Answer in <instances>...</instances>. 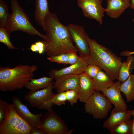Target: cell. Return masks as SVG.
Returning a JSON list of instances; mask_svg holds the SVG:
<instances>
[{
	"mask_svg": "<svg viewBox=\"0 0 134 134\" xmlns=\"http://www.w3.org/2000/svg\"><path fill=\"white\" fill-rule=\"evenodd\" d=\"M7 5L4 0H0V28H5L9 18Z\"/></svg>",
	"mask_w": 134,
	"mask_h": 134,
	"instance_id": "obj_24",
	"label": "cell"
},
{
	"mask_svg": "<svg viewBox=\"0 0 134 134\" xmlns=\"http://www.w3.org/2000/svg\"><path fill=\"white\" fill-rule=\"evenodd\" d=\"M65 92L67 101L71 105H73L79 99L78 92L74 90H70Z\"/></svg>",
	"mask_w": 134,
	"mask_h": 134,
	"instance_id": "obj_28",
	"label": "cell"
},
{
	"mask_svg": "<svg viewBox=\"0 0 134 134\" xmlns=\"http://www.w3.org/2000/svg\"><path fill=\"white\" fill-rule=\"evenodd\" d=\"M67 27L72 41L79 52V57L88 60L90 49L87 39L88 35L84 27L73 24H69Z\"/></svg>",
	"mask_w": 134,
	"mask_h": 134,
	"instance_id": "obj_9",
	"label": "cell"
},
{
	"mask_svg": "<svg viewBox=\"0 0 134 134\" xmlns=\"http://www.w3.org/2000/svg\"><path fill=\"white\" fill-rule=\"evenodd\" d=\"M128 110H120L115 108L112 110L110 117L104 122L103 126L108 130L125 121L130 120Z\"/></svg>",
	"mask_w": 134,
	"mask_h": 134,
	"instance_id": "obj_17",
	"label": "cell"
},
{
	"mask_svg": "<svg viewBox=\"0 0 134 134\" xmlns=\"http://www.w3.org/2000/svg\"><path fill=\"white\" fill-rule=\"evenodd\" d=\"M132 134H134V116L133 117V120H132Z\"/></svg>",
	"mask_w": 134,
	"mask_h": 134,
	"instance_id": "obj_36",
	"label": "cell"
},
{
	"mask_svg": "<svg viewBox=\"0 0 134 134\" xmlns=\"http://www.w3.org/2000/svg\"><path fill=\"white\" fill-rule=\"evenodd\" d=\"M132 120L124 121L109 130L112 134H132Z\"/></svg>",
	"mask_w": 134,
	"mask_h": 134,
	"instance_id": "obj_23",
	"label": "cell"
},
{
	"mask_svg": "<svg viewBox=\"0 0 134 134\" xmlns=\"http://www.w3.org/2000/svg\"><path fill=\"white\" fill-rule=\"evenodd\" d=\"M12 100L15 110L22 119L33 128H40L42 124L41 118L44 115L42 112L37 114L32 113L27 106L22 103L19 98L13 97Z\"/></svg>",
	"mask_w": 134,
	"mask_h": 134,
	"instance_id": "obj_11",
	"label": "cell"
},
{
	"mask_svg": "<svg viewBox=\"0 0 134 134\" xmlns=\"http://www.w3.org/2000/svg\"><path fill=\"white\" fill-rule=\"evenodd\" d=\"M122 84L118 81L114 82L110 87L102 92L115 108L121 110H127V105L121 94L120 87Z\"/></svg>",
	"mask_w": 134,
	"mask_h": 134,
	"instance_id": "obj_12",
	"label": "cell"
},
{
	"mask_svg": "<svg viewBox=\"0 0 134 134\" xmlns=\"http://www.w3.org/2000/svg\"><path fill=\"white\" fill-rule=\"evenodd\" d=\"M53 84L46 88L35 91H30L24 99L32 107L47 111L53 106L51 100L55 94L53 92Z\"/></svg>",
	"mask_w": 134,
	"mask_h": 134,
	"instance_id": "obj_7",
	"label": "cell"
},
{
	"mask_svg": "<svg viewBox=\"0 0 134 134\" xmlns=\"http://www.w3.org/2000/svg\"><path fill=\"white\" fill-rule=\"evenodd\" d=\"M130 0L131 3L130 7L134 10V0Z\"/></svg>",
	"mask_w": 134,
	"mask_h": 134,
	"instance_id": "obj_37",
	"label": "cell"
},
{
	"mask_svg": "<svg viewBox=\"0 0 134 134\" xmlns=\"http://www.w3.org/2000/svg\"><path fill=\"white\" fill-rule=\"evenodd\" d=\"M40 128L47 134H71L73 129L69 130L63 121L52 109L47 111L41 119Z\"/></svg>",
	"mask_w": 134,
	"mask_h": 134,
	"instance_id": "obj_8",
	"label": "cell"
},
{
	"mask_svg": "<svg viewBox=\"0 0 134 134\" xmlns=\"http://www.w3.org/2000/svg\"><path fill=\"white\" fill-rule=\"evenodd\" d=\"M105 8L106 14L112 18H118L125 10L130 7V0H107Z\"/></svg>",
	"mask_w": 134,
	"mask_h": 134,
	"instance_id": "obj_15",
	"label": "cell"
},
{
	"mask_svg": "<svg viewBox=\"0 0 134 134\" xmlns=\"http://www.w3.org/2000/svg\"><path fill=\"white\" fill-rule=\"evenodd\" d=\"M84 103L85 112L96 119H104L112 108L107 98L103 94L95 90Z\"/></svg>",
	"mask_w": 134,
	"mask_h": 134,
	"instance_id": "obj_6",
	"label": "cell"
},
{
	"mask_svg": "<svg viewBox=\"0 0 134 134\" xmlns=\"http://www.w3.org/2000/svg\"><path fill=\"white\" fill-rule=\"evenodd\" d=\"M92 79L94 90L102 92L111 87L114 82L110 77L102 70Z\"/></svg>",
	"mask_w": 134,
	"mask_h": 134,
	"instance_id": "obj_19",
	"label": "cell"
},
{
	"mask_svg": "<svg viewBox=\"0 0 134 134\" xmlns=\"http://www.w3.org/2000/svg\"><path fill=\"white\" fill-rule=\"evenodd\" d=\"M102 70L100 67L95 65L89 64L86 67L84 72L88 76L93 79L99 72Z\"/></svg>",
	"mask_w": 134,
	"mask_h": 134,
	"instance_id": "obj_27",
	"label": "cell"
},
{
	"mask_svg": "<svg viewBox=\"0 0 134 134\" xmlns=\"http://www.w3.org/2000/svg\"><path fill=\"white\" fill-rule=\"evenodd\" d=\"M88 64L87 59L80 57L79 60L76 63L59 70L51 69L49 74L50 77L54 79L66 75H79L84 72L85 69Z\"/></svg>",
	"mask_w": 134,
	"mask_h": 134,
	"instance_id": "obj_14",
	"label": "cell"
},
{
	"mask_svg": "<svg viewBox=\"0 0 134 134\" xmlns=\"http://www.w3.org/2000/svg\"><path fill=\"white\" fill-rule=\"evenodd\" d=\"M134 54V51H131L127 50L123 51L120 53V56L127 57Z\"/></svg>",
	"mask_w": 134,
	"mask_h": 134,
	"instance_id": "obj_34",
	"label": "cell"
},
{
	"mask_svg": "<svg viewBox=\"0 0 134 134\" xmlns=\"http://www.w3.org/2000/svg\"><path fill=\"white\" fill-rule=\"evenodd\" d=\"M46 40L42 41L48 57L58 55L77 53L78 52L71 37L67 26L60 21L57 15L50 12L44 21Z\"/></svg>",
	"mask_w": 134,
	"mask_h": 134,
	"instance_id": "obj_1",
	"label": "cell"
},
{
	"mask_svg": "<svg viewBox=\"0 0 134 134\" xmlns=\"http://www.w3.org/2000/svg\"><path fill=\"white\" fill-rule=\"evenodd\" d=\"M50 13L48 0H35L34 17L35 21L44 30V21Z\"/></svg>",
	"mask_w": 134,
	"mask_h": 134,
	"instance_id": "obj_18",
	"label": "cell"
},
{
	"mask_svg": "<svg viewBox=\"0 0 134 134\" xmlns=\"http://www.w3.org/2000/svg\"><path fill=\"white\" fill-rule=\"evenodd\" d=\"M47 59L52 62L66 65L67 61L68 55L67 54H60L51 57H48Z\"/></svg>",
	"mask_w": 134,
	"mask_h": 134,
	"instance_id": "obj_29",
	"label": "cell"
},
{
	"mask_svg": "<svg viewBox=\"0 0 134 134\" xmlns=\"http://www.w3.org/2000/svg\"><path fill=\"white\" fill-rule=\"evenodd\" d=\"M35 43L38 47V53L40 54H42L45 51V45L43 42L42 41H36Z\"/></svg>",
	"mask_w": 134,
	"mask_h": 134,
	"instance_id": "obj_32",
	"label": "cell"
},
{
	"mask_svg": "<svg viewBox=\"0 0 134 134\" xmlns=\"http://www.w3.org/2000/svg\"><path fill=\"white\" fill-rule=\"evenodd\" d=\"M37 66L20 64L13 68L0 67V90L3 92L14 91L25 87L33 78Z\"/></svg>",
	"mask_w": 134,
	"mask_h": 134,
	"instance_id": "obj_3",
	"label": "cell"
},
{
	"mask_svg": "<svg viewBox=\"0 0 134 134\" xmlns=\"http://www.w3.org/2000/svg\"><path fill=\"white\" fill-rule=\"evenodd\" d=\"M30 134H47L43 130L40 128H33Z\"/></svg>",
	"mask_w": 134,
	"mask_h": 134,
	"instance_id": "obj_33",
	"label": "cell"
},
{
	"mask_svg": "<svg viewBox=\"0 0 134 134\" xmlns=\"http://www.w3.org/2000/svg\"><path fill=\"white\" fill-rule=\"evenodd\" d=\"M87 39L90 49L88 59L89 64L98 66L113 80L117 79L122 63L121 58L88 35Z\"/></svg>",
	"mask_w": 134,
	"mask_h": 134,
	"instance_id": "obj_2",
	"label": "cell"
},
{
	"mask_svg": "<svg viewBox=\"0 0 134 134\" xmlns=\"http://www.w3.org/2000/svg\"><path fill=\"white\" fill-rule=\"evenodd\" d=\"M67 101L65 91L58 92L55 94L51 100L53 105L61 106L65 104Z\"/></svg>",
	"mask_w": 134,
	"mask_h": 134,
	"instance_id": "obj_26",
	"label": "cell"
},
{
	"mask_svg": "<svg viewBox=\"0 0 134 134\" xmlns=\"http://www.w3.org/2000/svg\"><path fill=\"white\" fill-rule=\"evenodd\" d=\"M54 79L50 77L44 76L37 78H32L27 84L25 87L30 91H35L44 89L53 84Z\"/></svg>",
	"mask_w": 134,
	"mask_h": 134,
	"instance_id": "obj_21",
	"label": "cell"
},
{
	"mask_svg": "<svg viewBox=\"0 0 134 134\" xmlns=\"http://www.w3.org/2000/svg\"><path fill=\"white\" fill-rule=\"evenodd\" d=\"M134 70V56L132 55L127 57L126 61L122 63L119 69L118 81L121 83L126 81Z\"/></svg>",
	"mask_w": 134,
	"mask_h": 134,
	"instance_id": "obj_20",
	"label": "cell"
},
{
	"mask_svg": "<svg viewBox=\"0 0 134 134\" xmlns=\"http://www.w3.org/2000/svg\"><path fill=\"white\" fill-rule=\"evenodd\" d=\"M53 83V88L57 92L74 90L78 92L79 78L78 74H67L55 79Z\"/></svg>",
	"mask_w": 134,
	"mask_h": 134,
	"instance_id": "obj_13",
	"label": "cell"
},
{
	"mask_svg": "<svg viewBox=\"0 0 134 134\" xmlns=\"http://www.w3.org/2000/svg\"><path fill=\"white\" fill-rule=\"evenodd\" d=\"M10 104L1 99H0V123L3 120Z\"/></svg>",
	"mask_w": 134,
	"mask_h": 134,
	"instance_id": "obj_30",
	"label": "cell"
},
{
	"mask_svg": "<svg viewBox=\"0 0 134 134\" xmlns=\"http://www.w3.org/2000/svg\"><path fill=\"white\" fill-rule=\"evenodd\" d=\"M79 87L78 92L79 100L84 103L90 97L94 90L93 79L84 72L79 74Z\"/></svg>",
	"mask_w": 134,
	"mask_h": 134,
	"instance_id": "obj_16",
	"label": "cell"
},
{
	"mask_svg": "<svg viewBox=\"0 0 134 134\" xmlns=\"http://www.w3.org/2000/svg\"><path fill=\"white\" fill-rule=\"evenodd\" d=\"M77 2L84 16L96 20L100 25L102 24L105 8L101 5L102 0H77Z\"/></svg>",
	"mask_w": 134,
	"mask_h": 134,
	"instance_id": "obj_10",
	"label": "cell"
},
{
	"mask_svg": "<svg viewBox=\"0 0 134 134\" xmlns=\"http://www.w3.org/2000/svg\"><path fill=\"white\" fill-rule=\"evenodd\" d=\"M132 22L134 23V19H133L132 20Z\"/></svg>",
	"mask_w": 134,
	"mask_h": 134,
	"instance_id": "obj_39",
	"label": "cell"
},
{
	"mask_svg": "<svg viewBox=\"0 0 134 134\" xmlns=\"http://www.w3.org/2000/svg\"><path fill=\"white\" fill-rule=\"evenodd\" d=\"M33 128L18 114L12 103L0 123V134H30Z\"/></svg>",
	"mask_w": 134,
	"mask_h": 134,
	"instance_id": "obj_5",
	"label": "cell"
},
{
	"mask_svg": "<svg viewBox=\"0 0 134 134\" xmlns=\"http://www.w3.org/2000/svg\"><path fill=\"white\" fill-rule=\"evenodd\" d=\"M30 49L32 51L34 52H38V47L35 43L31 45Z\"/></svg>",
	"mask_w": 134,
	"mask_h": 134,
	"instance_id": "obj_35",
	"label": "cell"
},
{
	"mask_svg": "<svg viewBox=\"0 0 134 134\" xmlns=\"http://www.w3.org/2000/svg\"><path fill=\"white\" fill-rule=\"evenodd\" d=\"M129 114L131 116H134V110H130L128 111Z\"/></svg>",
	"mask_w": 134,
	"mask_h": 134,
	"instance_id": "obj_38",
	"label": "cell"
},
{
	"mask_svg": "<svg viewBox=\"0 0 134 134\" xmlns=\"http://www.w3.org/2000/svg\"><path fill=\"white\" fill-rule=\"evenodd\" d=\"M67 55L68 59L66 64H74L77 62L80 58V57L76 53H70L68 54Z\"/></svg>",
	"mask_w": 134,
	"mask_h": 134,
	"instance_id": "obj_31",
	"label": "cell"
},
{
	"mask_svg": "<svg viewBox=\"0 0 134 134\" xmlns=\"http://www.w3.org/2000/svg\"><path fill=\"white\" fill-rule=\"evenodd\" d=\"M120 87L128 102L134 100V74H131L128 79L122 83Z\"/></svg>",
	"mask_w": 134,
	"mask_h": 134,
	"instance_id": "obj_22",
	"label": "cell"
},
{
	"mask_svg": "<svg viewBox=\"0 0 134 134\" xmlns=\"http://www.w3.org/2000/svg\"><path fill=\"white\" fill-rule=\"evenodd\" d=\"M10 39V34L6 32L5 28H0V42L6 45L9 49H18L13 45Z\"/></svg>",
	"mask_w": 134,
	"mask_h": 134,
	"instance_id": "obj_25",
	"label": "cell"
},
{
	"mask_svg": "<svg viewBox=\"0 0 134 134\" xmlns=\"http://www.w3.org/2000/svg\"><path fill=\"white\" fill-rule=\"evenodd\" d=\"M11 12L5 29L10 34L12 32L20 31L30 35H37L47 40L45 35L39 32L33 26L27 14L17 0H10Z\"/></svg>",
	"mask_w": 134,
	"mask_h": 134,
	"instance_id": "obj_4",
	"label": "cell"
}]
</instances>
